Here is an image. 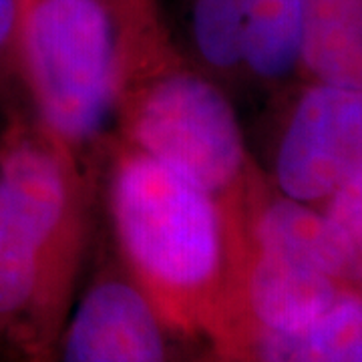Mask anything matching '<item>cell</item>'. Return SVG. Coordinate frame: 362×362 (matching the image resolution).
Segmentation results:
<instances>
[{"label": "cell", "mask_w": 362, "mask_h": 362, "mask_svg": "<svg viewBox=\"0 0 362 362\" xmlns=\"http://www.w3.org/2000/svg\"><path fill=\"white\" fill-rule=\"evenodd\" d=\"M99 180L25 111L0 133V352L51 362L90 246Z\"/></svg>", "instance_id": "cell-1"}, {"label": "cell", "mask_w": 362, "mask_h": 362, "mask_svg": "<svg viewBox=\"0 0 362 362\" xmlns=\"http://www.w3.org/2000/svg\"><path fill=\"white\" fill-rule=\"evenodd\" d=\"M99 192L121 266L177 337L204 340L232 280L238 235L230 209L117 137Z\"/></svg>", "instance_id": "cell-2"}, {"label": "cell", "mask_w": 362, "mask_h": 362, "mask_svg": "<svg viewBox=\"0 0 362 362\" xmlns=\"http://www.w3.org/2000/svg\"><path fill=\"white\" fill-rule=\"evenodd\" d=\"M117 6L115 137L230 207L259 171L232 93L183 51L163 0H117Z\"/></svg>", "instance_id": "cell-3"}, {"label": "cell", "mask_w": 362, "mask_h": 362, "mask_svg": "<svg viewBox=\"0 0 362 362\" xmlns=\"http://www.w3.org/2000/svg\"><path fill=\"white\" fill-rule=\"evenodd\" d=\"M121 75L117 0H21L16 77L28 117L101 177Z\"/></svg>", "instance_id": "cell-4"}, {"label": "cell", "mask_w": 362, "mask_h": 362, "mask_svg": "<svg viewBox=\"0 0 362 362\" xmlns=\"http://www.w3.org/2000/svg\"><path fill=\"white\" fill-rule=\"evenodd\" d=\"M183 51L233 95L302 77V0H181Z\"/></svg>", "instance_id": "cell-5"}, {"label": "cell", "mask_w": 362, "mask_h": 362, "mask_svg": "<svg viewBox=\"0 0 362 362\" xmlns=\"http://www.w3.org/2000/svg\"><path fill=\"white\" fill-rule=\"evenodd\" d=\"M282 93L262 171L280 194L320 207L362 173V89L304 77L302 87Z\"/></svg>", "instance_id": "cell-6"}, {"label": "cell", "mask_w": 362, "mask_h": 362, "mask_svg": "<svg viewBox=\"0 0 362 362\" xmlns=\"http://www.w3.org/2000/svg\"><path fill=\"white\" fill-rule=\"evenodd\" d=\"M181 340L113 250H103L78 286L51 362H181Z\"/></svg>", "instance_id": "cell-7"}, {"label": "cell", "mask_w": 362, "mask_h": 362, "mask_svg": "<svg viewBox=\"0 0 362 362\" xmlns=\"http://www.w3.org/2000/svg\"><path fill=\"white\" fill-rule=\"evenodd\" d=\"M235 226V223H233ZM235 262L207 338L230 328L296 330L314 322L352 284L247 242L235 230Z\"/></svg>", "instance_id": "cell-8"}, {"label": "cell", "mask_w": 362, "mask_h": 362, "mask_svg": "<svg viewBox=\"0 0 362 362\" xmlns=\"http://www.w3.org/2000/svg\"><path fill=\"white\" fill-rule=\"evenodd\" d=\"M228 209L235 230L254 246L358 288L356 242L318 206L280 194L262 168Z\"/></svg>", "instance_id": "cell-9"}, {"label": "cell", "mask_w": 362, "mask_h": 362, "mask_svg": "<svg viewBox=\"0 0 362 362\" xmlns=\"http://www.w3.org/2000/svg\"><path fill=\"white\" fill-rule=\"evenodd\" d=\"M214 362H362V290L346 288L296 330L230 328L206 340Z\"/></svg>", "instance_id": "cell-10"}, {"label": "cell", "mask_w": 362, "mask_h": 362, "mask_svg": "<svg viewBox=\"0 0 362 362\" xmlns=\"http://www.w3.org/2000/svg\"><path fill=\"white\" fill-rule=\"evenodd\" d=\"M302 77L362 89V0H302Z\"/></svg>", "instance_id": "cell-11"}, {"label": "cell", "mask_w": 362, "mask_h": 362, "mask_svg": "<svg viewBox=\"0 0 362 362\" xmlns=\"http://www.w3.org/2000/svg\"><path fill=\"white\" fill-rule=\"evenodd\" d=\"M324 214L337 223L342 232L356 242L361 250L362 242V173L338 187L322 206Z\"/></svg>", "instance_id": "cell-12"}, {"label": "cell", "mask_w": 362, "mask_h": 362, "mask_svg": "<svg viewBox=\"0 0 362 362\" xmlns=\"http://www.w3.org/2000/svg\"><path fill=\"white\" fill-rule=\"evenodd\" d=\"M21 0H0V97L21 93L16 77V39H18ZM23 97V95H21Z\"/></svg>", "instance_id": "cell-13"}, {"label": "cell", "mask_w": 362, "mask_h": 362, "mask_svg": "<svg viewBox=\"0 0 362 362\" xmlns=\"http://www.w3.org/2000/svg\"><path fill=\"white\" fill-rule=\"evenodd\" d=\"M358 284H362V242H361V259H358Z\"/></svg>", "instance_id": "cell-14"}]
</instances>
